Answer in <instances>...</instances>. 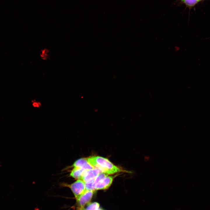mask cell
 Masks as SVG:
<instances>
[{
  "instance_id": "7",
  "label": "cell",
  "mask_w": 210,
  "mask_h": 210,
  "mask_svg": "<svg viewBox=\"0 0 210 210\" xmlns=\"http://www.w3.org/2000/svg\"><path fill=\"white\" fill-rule=\"evenodd\" d=\"M85 170L80 168L74 167L70 174V176L75 178L81 180Z\"/></svg>"
},
{
  "instance_id": "12",
  "label": "cell",
  "mask_w": 210,
  "mask_h": 210,
  "mask_svg": "<svg viewBox=\"0 0 210 210\" xmlns=\"http://www.w3.org/2000/svg\"><path fill=\"white\" fill-rule=\"evenodd\" d=\"M40 104L37 102H34L33 104V106L35 107H40Z\"/></svg>"
},
{
  "instance_id": "1",
  "label": "cell",
  "mask_w": 210,
  "mask_h": 210,
  "mask_svg": "<svg viewBox=\"0 0 210 210\" xmlns=\"http://www.w3.org/2000/svg\"><path fill=\"white\" fill-rule=\"evenodd\" d=\"M88 162L100 172L108 175L122 172L123 170L115 165L108 159L99 156H92L87 158Z\"/></svg>"
},
{
  "instance_id": "2",
  "label": "cell",
  "mask_w": 210,
  "mask_h": 210,
  "mask_svg": "<svg viewBox=\"0 0 210 210\" xmlns=\"http://www.w3.org/2000/svg\"><path fill=\"white\" fill-rule=\"evenodd\" d=\"M64 186L69 188L77 200L87 190L85 187V183L83 180L78 179L70 184L66 183L62 184Z\"/></svg>"
},
{
  "instance_id": "9",
  "label": "cell",
  "mask_w": 210,
  "mask_h": 210,
  "mask_svg": "<svg viewBox=\"0 0 210 210\" xmlns=\"http://www.w3.org/2000/svg\"><path fill=\"white\" fill-rule=\"evenodd\" d=\"M200 0H182L186 5L189 6H193Z\"/></svg>"
},
{
  "instance_id": "11",
  "label": "cell",
  "mask_w": 210,
  "mask_h": 210,
  "mask_svg": "<svg viewBox=\"0 0 210 210\" xmlns=\"http://www.w3.org/2000/svg\"><path fill=\"white\" fill-rule=\"evenodd\" d=\"M48 52L49 51L47 49H45L42 50L41 56L42 59L44 60H47L48 57V54H47Z\"/></svg>"
},
{
  "instance_id": "3",
  "label": "cell",
  "mask_w": 210,
  "mask_h": 210,
  "mask_svg": "<svg viewBox=\"0 0 210 210\" xmlns=\"http://www.w3.org/2000/svg\"><path fill=\"white\" fill-rule=\"evenodd\" d=\"M94 191L87 190L76 200L79 209H83L86 205L89 203L92 197Z\"/></svg>"
},
{
  "instance_id": "6",
  "label": "cell",
  "mask_w": 210,
  "mask_h": 210,
  "mask_svg": "<svg viewBox=\"0 0 210 210\" xmlns=\"http://www.w3.org/2000/svg\"><path fill=\"white\" fill-rule=\"evenodd\" d=\"M72 166L83 169L85 170L95 169L88 161L86 158H81L76 160L73 164Z\"/></svg>"
},
{
  "instance_id": "5",
  "label": "cell",
  "mask_w": 210,
  "mask_h": 210,
  "mask_svg": "<svg viewBox=\"0 0 210 210\" xmlns=\"http://www.w3.org/2000/svg\"><path fill=\"white\" fill-rule=\"evenodd\" d=\"M113 178V176H108L102 179L95 184V190L108 188L111 184Z\"/></svg>"
},
{
  "instance_id": "10",
  "label": "cell",
  "mask_w": 210,
  "mask_h": 210,
  "mask_svg": "<svg viewBox=\"0 0 210 210\" xmlns=\"http://www.w3.org/2000/svg\"><path fill=\"white\" fill-rule=\"evenodd\" d=\"M99 205L97 203H94L89 205L87 207L86 210H97Z\"/></svg>"
},
{
  "instance_id": "8",
  "label": "cell",
  "mask_w": 210,
  "mask_h": 210,
  "mask_svg": "<svg viewBox=\"0 0 210 210\" xmlns=\"http://www.w3.org/2000/svg\"><path fill=\"white\" fill-rule=\"evenodd\" d=\"M108 176V175L102 172H100L95 178L93 184L94 186V188L95 186L96 183H98L101 180Z\"/></svg>"
},
{
  "instance_id": "4",
  "label": "cell",
  "mask_w": 210,
  "mask_h": 210,
  "mask_svg": "<svg viewBox=\"0 0 210 210\" xmlns=\"http://www.w3.org/2000/svg\"><path fill=\"white\" fill-rule=\"evenodd\" d=\"M100 172V171L96 169L86 170L81 180L86 183L92 182Z\"/></svg>"
}]
</instances>
